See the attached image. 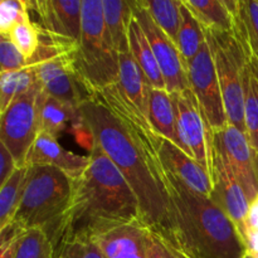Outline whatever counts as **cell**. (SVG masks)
Returning <instances> with one entry per match:
<instances>
[{
	"label": "cell",
	"mask_w": 258,
	"mask_h": 258,
	"mask_svg": "<svg viewBox=\"0 0 258 258\" xmlns=\"http://www.w3.org/2000/svg\"><path fill=\"white\" fill-rule=\"evenodd\" d=\"M80 111L93 144L115 164L135 193L143 221L171 241L170 196L159 156L160 136L117 83L95 93Z\"/></svg>",
	"instance_id": "6da1fadb"
},
{
	"label": "cell",
	"mask_w": 258,
	"mask_h": 258,
	"mask_svg": "<svg viewBox=\"0 0 258 258\" xmlns=\"http://www.w3.org/2000/svg\"><path fill=\"white\" fill-rule=\"evenodd\" d=\"M90 164L73 179V191L64 214L49 234L54 252L73 239H92L97 234L141 218L135 193L115 164L93 144Z\"/></svg>",
	"instance_id": "7a4b0ae2"
},
{
	"label": "cell",
	"mask_w": 258,
	"mask_h": 258,
	"mask_svg": "<svg viewBox=\"0 0 258 258\" xmlns=\"http://www.w3.org/2000/svg\"><path fill=\"white\" fill-rule=\"evenodd\" d=\"M171 208V242L188 258H244L236 224L212 198L166 171Z\"/></svg>",
	"instance_id": "3957f363"
},
{
	"label": "cell",
	"mask_w": 258,
	"mask_h": 258,
	"mask_svg": "<svg viewBox=\"0 0 258 258\" xmlns=\"http://www.w3.org/2000/svg\"><path fill=\"white\" fill-rule=\"evenodd\" d=\"M73 191V179L49 165L29 166L20 206L8 226L17 233L40 228L49 236L64 214Z\"/></svg>",
	"instance_id": "277c9868"
},
{
	"label": "cell",
	"mask_w": 258,
	"mask_h": 258,
	"mask_svg": "<svg viewBox=\"0 0 258 258\" xmlns=\"http://www.w3.org/2000/svg\"><path fill=\"white\" fill-rule=\"evenodd\" d=\"M118 59L120 54L106 32L102 0H82V29L75 63L92 97L98 91L117 83Z\"/></svg>",
	"instance_id": "5b68a950"
},
{
	"label": "cell",
	"mask_w": 258,
	"mask_h": 258,
	"mask_svg": "<svg viewBox=\"0 0 258 258\" xmlns=\"http://www.w3.org/2000/svg\"><path fill=\"white\" fill-rule=\"evenodd\" d=\"M40 44L29 64L48 95L80 108L92 97L81 80L75 63L77 44L55 40L40 33Z\"/></svg>",
	"instance_id": "8992f818"
},
{
	"label": "cell",
	"mask_w": 258,
	"mask_h": 258,
	"mask_svg": "<svg viewBox=\"0 0 258 258\" xmlns=\"http://www.w3.org/2000/svg\"><path fill=\"white\" fill-rule=\"evenodd\" d=\"M204 30L216 63L228 122L246 134L243 88L246 58L232 33Z\"/></svg>",
	"instance_id": "52a82bcc"
},
{
	"label": "cell",
	"mask_w": 258,
	"mask_h": 258,
	"mask_svg": "<svg viewBox=\"0 0 258 258\" xmlns=\"http://www.w3.org/2000/svg\"><path fill=\"white\" fill-rule=\"evenodd\" d=\"M43 90L39 82L29 91L14 98L2 112L0 143L12 153L18 166H25L27 156L40 133V103Z\"/></svg>",
	"instance_id": "ba28073f"
},
{
	"label": "cell",
	"mask_w": 258,
	"mask_h": 258,
	"mask_svg": "<svg viewBox=\"0 0 258 258\" xmlns=\"http://www.w3.org/2000/svg\"><path fill=\"white\" fill-rule=\"evenodd\" d=\"M188 80L196 95L209 131H219L228 125L216 63L208 42L188 62Z\"/></svg>",
	"instance_id": "9c48e42d"
},
{
	"label": "cell",
	"mask_w": 258,
	"mask_h": 258,
	"mask_svg": "<svg viewBox=\"0 0 258 258\" xmlns=\"http://www.w3.org/2000/svg\"><path fill=\"white\" fill-rule=\"evenodd\" d=\"M131 8L134 18L143 28L155 54L165 81L166 91L169 93H176L190 88L188 80V64L175 43L154 22L153 17L144 7L141 0L131 2Z\"/></svg>",
	"instance_id": "30bf717a"
},
{
	"label": "cell",
	"mask_w": 258,
	"mask_h": 258,
	"mask_svg": "<svg viewBox=\"0 0 258 258\" xmlns=\"http://www.w3.org/2000/svg\"><path fill=\"white\" fill-rule=\"evenodd\" d=\"M209 149V175L212 180L211 198L223 209L224 213L236 224L243 238L244 224L249 213L251 202L247 198L243 188L239 184L221 151L208 139Z\"/></svg>",
	"instance_id": "8fae6325"
},
{
	"label": "cell",
	"mask_w": 258,
	"mask_h": 258,
	"mask_svg": "<svg viewBox=\"0 0 258 258\" xmlns=\"http://www.w3.org/2000/svg\"><path fill=\"white\" fill-rule=\"evenodd\" d=\"M208 139L226 158L252 203L258 197V176L254 165V150L246 134L228 123L219 131L208 130Z\"/></svg>",
	"instance_id": "7c38bea8"
},
{
	"label": "cell",
	"mask_w": 258,
	"mask_h": 258,
	"mask_svg": "<svg viewBox=\"0 0 258 258\" xmlns=\"http://www.w3.org/2000/svg\"><path fill=\"white\" fill-rule=\"evenodd\" d=\"M33 22L40 33L55 40L78 44L82 29V0H35L28 2Z\"/></svg>",
	"instance_id": "4fadbf2b"
},
{
	"label": "cell",
	"mask_w": 258,
	"mask_h": 258,
	"mask_svg": "<svg viewBox=\"0 0 258 258\" xmlns=\"http://www.w3.org/2000/svg\"><path fill=\"white\" fill-rule=\"evenodd\" d=\"M175 102L180 148L209 171L208 127L191 88L171 93Z\"/></svg>",
	"instance_id": "5bb4252c"
},
{
	"label": "cell",
	"mask_w": 258,
	"mask_h": 258,
	"mask_svg": "<svg viewBox=\"0 0 258 258\" xmlns=\"http://www.w3.org/2000/svg\"><path fill=\"white\" fill-rule=\"evenodd\" d=\"M151 227L143 218L118 224L93 237L106 258H149Z\"/></svg>",
	"instance_id": "9a60e30c"
},
{
	"label": "cell",
	"mask_w": 258,
	"mask_h": 258,
	"mask_svg": "<svg viewBox=\"0 0 258 258\" xmlns=\"http://www.w3.org/2000/svg\"><path fill=\"white\" fill-rule=\"evenodd\" d=\"M159 156L166 171L202 196L211 198L212 180L209 171L194 158L171 141L159 138Z\"/></svg>",
	"instance_id": "2e32d148"
},
{
	"label": "cell",
	"mask_w": 258,
	"mask_h": 258,
	"mask_svg": "<svg viewBox=\"0 0 258 258\" xmlns=\"http://www.w3.org/2000/svg\"><path fill=\"white\" fill-rule=\"evenodd\" d=\"M233 20L232 34L258 80V0H223Z\"/></svg>",
	"instance_id": "e0dca14e"
},
{
	"label": "cell",
	"mask_w": 258,
	"mask_h": 258,
	"mask_svg": "<svg viewBox=\"0 0 258 258\" xmlns=\"http://www.w3.org/2000/svg\"><path fill=\"white\" fill-rule=\"evenodd\" d=\"M90 156L77 155L63 148L58 139L40 131L27 156L25 166L49 165L60 169L72 179L78 178L87 169Z\"/></svg>",
	"instance_id": "ac0fdd59"
},
{
	"label": "cell",
	"mask_w": 258,
	"mask_h": 258,
	"mask_svg": "<svg viewBox=\"0 0 258 258\" xmlns=\"http://www.w3.org/2000/svg\"><path fill=\"white\" fill-rule=\"evenodd\" d=\"M148 120L153 130L159 136L171 141L180 148L178 122H176V108L171 93H169L166 90L154 88L150 86Z\"/></svg>",
	"instance_id": "d6986e66"
},
{
	"label": "cell",
	"mask_w": 258,
	"mask_h": 258,
	"mask_svg": "<svg viewBox=\"0 0 258 258\" xmlns=\"http://www.w3.org/2000/svg\"><path fill=\"white\" fill-rule=\"evenodd\" d=\"M118 63V87L121 88L126 98L138 108L139 112L148 118L150 85L145 75L135 62L131 53L120 54Z\"/></svg>",
	"instance_id": "ffe728a7"
},
{
	"label": "cell",
	"mask_w": 258,
	"mask_h": 258,
	"mask_svg": "<svg viewBox=\"0 0 258 258\" xmlns=\"http://www.w3.org/2000/svg\"><path fill=\"white\" fill-rule=\"evenodd\" d=\"M128 47H130L131 55L144 72L149 85L154 88L166 90L163 73L159 67L155 54L151 49L150 43L134 15L130 22V27H128Z\"/></svg>",
	"instance_id": "44dd1931"
},
{
	"label": "cell",
	"mask_w": 258,
	"mask_h": 258,
	"mask_svg": "<svg viewBox=\"0 0 258 258\" xmlns=\"http://www.w3.org/2000/svg\"><path fill=\"white\" fill-rule=\"evenodd\" d=\"M106 32L118 54L130 53L128 27L133 19L131 2L126 0H102Z\"/></svg>",
	"instance_id": "7402d4cb"
},
{
	"label": "cell",
	"mask_w": 258,
	"mask_h": 258,
	"mask_svg": "<svg viewBox=\"0 0 258 258\" xmlns=\"http://www.w3.org/2000/svg\"><path fill=\"white\" fill-rule=\"evenodd\" d=\"M82 120L80 108L57 100L44 91L40 103V131L58 139L68 125H77Z\"/></svg>",
	"instance_id": "603a6c76"
},
{
	"label": "cell",
	"mask_w": 258,
	"mask_h": 258,
	"mask_svg": "<svg viewBox=\"0 0 258 258\" xmlns=\"http://www.w3.org/2000/svg\"><path fill=\"white\" fill-rule=\"evenodd\" d=\"M183 3L199 20L204 29L232 33L233 20L223 0H183Z\"/></svg>",
	"instance_id": "cb8c5ba5"
},
{
	"label": "cell",
	"mask_w": 258,
	"mask_h": 258,
	"mask_svg": "<svg viewBox=\"0 0 258 258\" xmlns=\"http://www.w3.org/2000/svg\"><path fill=\"white\" fill-rule=\"evenodd\" d=\"M181 22L176 37V47L180 50L184 60L190 62L199 53L202 45L207 42L206 30L193 13L185 7L181 0Z\"/></svg>",
	"instance_id": "d4e9b609"
},
{
	"label": "cell",
	"mask_w": 258,
	"mask_h": 258,
	"mask_svg": "<svg viewBox=\"0 0 258 258\" xmlns=\"http://www.w3.org/2000/svg\"><path fill=\"white\" fill-rule=\"evenodd\" d=\"M29 166H18L0 189V229L7 227L14 218L20 206Z\"/></svg>",
	"instance_id": "484cf974"
},
{
	"label": "cell",
	"mask_w": 258,
	"mask_h": 258,
	"mask_svg": "<svg viewBox=\"0 0 258 258\" xmlns=\"http://www.w3.org/2000/svg\"><path fill=\"white\" fill-rule=\"evenodd\" d=\"M154 22L176 44L181 22V0H141Z\"/></svg>",
	"instance_id": "4316f807"
},
{
	"label": "cell",
	"mask_w": 258,
	"mask_h": 258,
	"mask_svg": "<svg viewBox=\"0 0 258 258\" xmlns=\"http://www.w3.org/2000/svg\"><path fill=\"white\" fill-rule=\"evenodd\" d=\"M38 82L34 68L32 66L19 71L2 73L0 77V113L17 98L29 91Z\"/></svg>",
	"instance_id": "83f0119b"
},
{
	"label": "cell",
	"mask_w": 258,
	"mask_h": 258,
	"mask_svg": "<svg viewBox=\"0 0 258 258\" xmlns=\"http://www.w3.org/2000/svg\"><path fill=\"white\" fill-rule=\"evenodd\" d=\"M243 88L246 134L252 149L258 153V80L248 66L243 73Z\"/></svg>",
	"instance_id": "f1b7e54d"
},
{
	"label": "cell",
	"mask_w": 258,
	"mask_h": 258,
	"mask_svg": "<svg viewBox=\"0 0 258 258\" xmlns=\"http://www.w3.org/2000/svg\"><path fill=\"white\" fill-rule=\"evenodd\" d=\"M15 258H55L54 248L43 229L32 228L18 238Z\"/></svg>",
	"instance_id": "f546056e"
},
{
	"label": "cell",
	"mask_w": 258,
	"mask_h": 258,
	"mask_svg": "<svg viewBox=\"0 0 258 258\" xmlns=\"http://www.w3.org/2000/svg\"><path fill=\"white\" fill-rule=\"evenodd\" d=\"M7 37H9L10 40L17 45L28 62L34 57L40 44L39 30L30 18L18 23Z\"/></svg>",
	"instance_id": "4dcf8cb0"
},
{
	"label": "cell",
	"mask_w": 258,
	"mask_h": 258,
	"mask_svg": "<svg viewBox=\"0 0 258 258\" xmlns=\"http://www.w3.org/2000/svg\"><path fill=\"white\" fill-rule=\"evenodd\" d=\"M29 17L27 0H2L0 2V35H8L10 30Z\"/></svg>",
	"instance_id": "1f68e13d"
},
{
	"label": "cell",
	"mask_w": 258,
	"mask_h": 258,
	"mask_svg": "<svg viewBox=\"0 0 258 258\" xmlns=\"http://www.w3.org/2000/svg\"><path fill=\"white\" fill-rule=\"evenodd\" d=\"M55 258H106L93 239H73L60 244Z\"/></svg>",
	"instance_id": "d6a6232c"
},
{
	"label": "cell",
	"mask_w": 258,
	"mask_h": 258,
	"mask_svg": "<svg viewBox=\"0 0 258 258\" xmlns=\"http://www.w3.org/2000/svg\"><path fill=\"white\" fill-rule=\"evenodd\" d=\"M29 62L24 58L17 45L7 35H0V72H12L28 67Z\"/></svg>",
	"instance_id": "836d02e7"
},
{
	"label": "cell",
	"mask_w": 258,
	"mask_h": 258,
	"mask_svg": "<svg viewBox=\"0 0 258 258\" xmlns=\"http://www.w3.org/2000/svg\"><path fill=\"white\" fill-rule=\"evenodd\" d=\"M149 258H188L160 232L151 228Z\"/></svg>",
	"instance_id": "e575fe53"
},
{
	"label": "cell",
	"mask_w": 258,
	"mask_h": 258,
	"mask_svg": "<svg viewBox=\"0 0 258 258\" xmlns=\"http://www.w3.org/2000/svg\"><path fill=\"white\" fill-rule=\"evenodd\" d=\"M243 241L247 253L253 258H258V197L249 207V213L244 224Z\"/></svg>",
	"instance_id": "d590c367"
},
{
	"label": "cell",
	"mask_w": 258,
	"mask_h": 258,
	"mask_svg": "<svg viewBox=\"0 0 258 258\" xmlns=\"http://www.w3.org/2000/svg\"><path fill=\"white\" fill-rule=\"evenodd\" d=\"M17 168L18 164L15 159L13 158L12 153L8 150L4 144L0 143V185L4 184L12 176V174L14 173Z\"/></svg>",
	"instance_id": "8d00e7d4"
},
{
	"label": "cell",
	"mask_w": 258,
	"mask_h": 258,
	"mask_svg": "<svg viewBox=\"0 0 258 258\" xmlns=\"http://www.w3.org/2000/svg\"><path fill=\"white\" fill-rule=\"evenodd\" d=\"M17 241H14L13 243H10L9 246L4 247V248H0V258H15V246H17Z\"/></svg>",
	"instance_id": "74e56055"
},
{
	"label": "cell",
	"mask_w": 258,
	"mask_h": 258,
	"mask_svg": "<svg viewBox=\"0 0 258 258\" xmlns=\"http://www.w3.org/2000/svg\"><path fill=\"white\" fill-rule=\"evenodd\" d=\"M254 165H256V171L258 176V153H256V151H254Z\"/></svg>",
	"instance_id": "f35d334b"
},
{
	"label": "cell",
	"mask_w": 258,
	"mask_h": 258,
	"mask_svg": "<svg viewBox=\"0 0 258 258\" xmlns=\"http://www.w3.org/2000/svg\"><path fill=\"white\" fill-rule=\"evenodd\" d=\"M244 258H253V257H252V256H251V254H249V253H247V254H246V256H244Z\"/></svg>",
	"instance_id": "ab89813d"
}]
</instances>
